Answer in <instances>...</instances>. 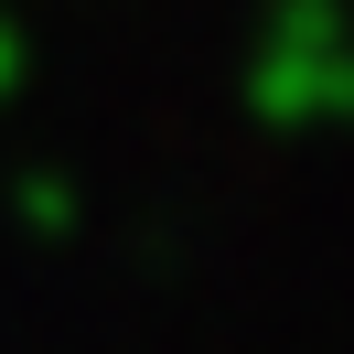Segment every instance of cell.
Returning <instances> with one entry per match:
<instances>
[{
  "label": "cell",
  "instance_id": "obj_1",
  "mask_svg": "<svg viewBox=\"0 0 354 354\" xmlns=\"http://www.w3.org/2000/svg\"><path fill=\"white\" fill-rule=\"evenodd\" d=\"M247 108L268 129H322L344 108V0H268L247 32Z\"/></svg>",
  "mask_w": 354,
  "mask_h": 354
},
{
  "label": "cell",
  "instance_id": "obj_2",
  "mask_svg": "<svg viewBox=\"0 0 354 354\" xmlns=\"http://www.w3.org/2000/svg\"><path fill=\"white\" fill-rule=\"evenodd\" d=\"M22 215L32 225H65V183H22Z\"/></svg>",
  "mask_w": 354,
  "mask_h": 354
},
{
  "label": "cell",
  "instance_id": "obj_3",
  "mask_svg": "<svg viewBox=\"0 0 354 354\" xmlns=\"http://www.w3.org/2000/svg\"><path fill=\"white\" fill-rule=\"evenodd\" d=\"M22 65H32V54H22V32H11V11H0V97L22 86Z\"/></svg>",
  "mask_w": 354,
  "mask_h": 354
}]
</instances>
